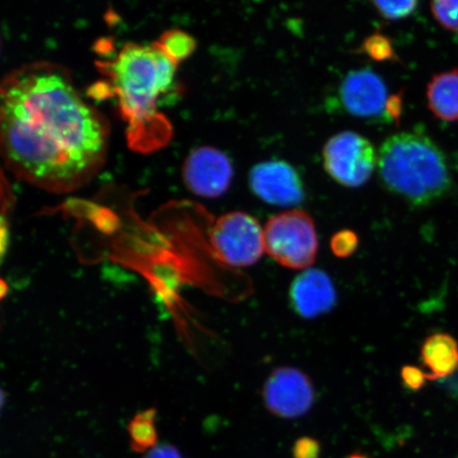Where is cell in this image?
Segmentation results:
<instances>
[{"label":"cell","instance_id":"1","mask_svg":"<svg viewBox=\"0 0 458 458\" xmlns=\"http://www.w3.org/2000/svg\"><path fill=\"white\" fill-rule=\"evenodd\" d=\"M108 146L106 117L80 93L68 68L34 61L3 78L0 148L17 180L47 192L78 191L98 174Z\"/></svg>","mask_w":458,"mask_h":458},{"label":"cell","instance_id":"2","mask_svg":"<svg viewBox=\"0 0 458 458\" xmlns=\"http://www.w3.org/2000/svg\"><path fill=\"white\" fill-rule=\"evenodd\" d=\"M179 63L165 53L158 42L127 43L100 68L110 79L119 110L127 123L129 145L151 152L171 139L167 117L159 112L162 98L174 90Z\"/></svg>","mask_w":458,"mask_h":458},{"label":"cell","instance_id":"3","mask_svg":"<svg viewBox=\"0 0 458 458\" xmlns=\"http://www.w3.org/2000/svg\"><path fill=\"white\" fill-rule=\"evenodd\" d=\"M377 169L386 191L414 206L437 202L454 186L442 148L416 131L388 137L377 152Z\"/></svg>","mask_w":458,"mask_h":458},{"label":"cell","instance_id":"4","mask_svg":"<svg viewBox=\"0 0 458 458\" xmlns=\"http://www.w3.org/2000/svg\"><path fill=\"white\" fill-rule=\"evenodd\" d=\"M263 232L266 251L280 266L291 270H308L317 259V227L306 211L292 209L274 216Z\"/></svg>","mask_w":458,"mask_h":458},{"label":"cell","instance_id":"5","mask_svg":"<svg viewBox=\"0 0 458 458\" xmlns=\"http://www.w3.org/2000/svg\"><path fill=\"white\" fill-rule=\"evenodd\" d=\"M209 240L216 259L232 267L254 266L266 250L260 223L243 211L221 216L210 229Z\"/></svg>","mask_w":458,"mask_h":458},{"label":"cell","instance_id":"6","mask_svg":"<svg viewBox=\"0 0 458 458\" xmlns=\"http://www.w3.org/2000/svg\"><path fill=\"white\" fill-rule=\"evenodd\" d=\"M326 172L340 185L351 188L368 182L377 165V153L366 137L344 131L330 137L323 148Z\"/></svg>","mask_w":458,"mask_h":458},{"label":"cell","instance_id":"7","mask_svg":"<svg viewBox=\"0 0 458 458\" xmlns=\"http://www.w3.org/2000/svg\"><path fill=\"white\" fill-rule=\"evenodd\" d=\"M262 398L271 414L284 420H295L312 409L315 391L310 377L305 372L291 366H282L267 377Z\"/></svg>","mask_w":458,"mask_h":458},{"label":"cell","instance_id":"8","mask_svg":"<svg viewBox=\"0 0 458 458\" xmlns=\"http://www.w3.org/2000/svg\"><path fill=\"white\" fill-rule=\"evenodd\" d=\"M233 176L231 159L214 147L194 148L182 165V179L187 188L199 197H221L231 186Z\"/></svg>","mask_w":458,"mask_h":458},{"label":"cell","instance_id":"9","mask_svg":"<svg viewBox=\"0 0 458 458\" xmlns=\"http://www.w3.org/2000/svg\"><path fill=\"white\" fill-rule=\"evenodd\" d=\"M250 187L257 198L280 208H294L305 199L299 172L284 160L257 164L250 172Z\"/></svg>","mask_w":458,"mask_h":458},{"label":"cell","instance_id":"10","mask_svg":"<svg viewBox=\"0 0 458 458\" xmlns=\"http://www.w3.org/2000/svg\"><path fill=\"white\" fill-rule=\"evenodd\" d=\"M339 94L343 107L354 117L372 119L386 114V85L379 74L369 68L349 72Z\"/></svg>","mask_w":458,"mask_h":458},{"label":"cell","instance_id":"11","mask_svg":"<svg viewBox=\"0 0 458 458\" xmlns=\"http://www.w3.org/2000/svg\"><path fill=\"white\" fill-rule=\"evenodd\" d=\"M289 297L292 309L307 319L329 313L337 302L334 283L327 273L318 268L301 273L291 284Z\"/></svg>","mask_w":458,"mask_h":458},{"label":"cell","instance_id":"12","mask_svg":"<svg viewBox=\"0 0 458 458\" xmlns=\"http://www.w3.org/2000/svg\"><path fill=\"white\" fill-rule=\"evenodd\" d=\"M420 356L428 369V381L445 379L458 370V343L448 334H434L427 337Z\"/></svg>","mask_w":458,"mask_h":458},{"label":"cell","instance_id":"13","mask_svg":"<svg viewBox=\"0 0 458 458\" xmlns=\"http://www.w3.org/2000/svg\"><path fill=\"white\" fill-rule=\"evenodd\" d=\"M427 101L435 117L458 122V68L433 76L428 84Z\"/></svg>","mask_w":458,"mask_h":458},{"label":"cell","instance_id":"14","mask_svg":"<svg viewBox=\"0 0 458 458\" xmlns=\"http://www.w3.org/2000/svg\"><path fill=\"white\" fill-rule=\"evenodd\" d=\"M154 411L148 410L137 415L131 422L129 431L131 444L139 451L154 448L157 442L156 427H154Z\"/></svg>","mask_w":458,"mask_h":458},{"label":"cell","instance_id":"15","mask_svg":"<svg viewBox=\"0 0 458 458\" xmlns=\"http://www.w3.org/2000/svg\"><path fill=\"white\" fill-rule=\"evenodd\" d=\"M157 42L162 46L165 53L177 63L185 60L196 48L193 38L177 29L162 34Z\"/></svg>","mask_w":458,"mask_h":458},{"label":"cell","instance_id":"16","mask_svg":"<svg viewBox=\"0 0 458 458\" xmlns=\"http://www.w3.org/2000/svg\"><path fill=\"white\" fill-rule=\"evenodd\" d=\"M359 51L375 61H398L391 39L381 33L371 34L365 39Z\"/></svg>","mask_w":458,"mask_h":458},{"label":"cell","instance_id":"17","mask_svg":"<svg viewBox=\"0 0 458 458\" xmlns=\"http://www.w3.org/2000/svg\"><path fill=\"white\" fill-rule=\"evenodd\" d=\"M358 246V234L351 229H343V231L335 233L330 240L332 254L341 259H345L356 253Z\"/></svg>","mask_w":458,"mask_h":458},{"label":"cell","instance_id":"18","mask_svg":"<svg viewBox=\"0 0 458 458\" xmlns=\"http://www.w3.org/2000/svg\"><path fill=\"white\" fill-rule=\"evenodd\" d=\"M377 13L387 21H400L413 14L417 9L418 3L413 0L405 2H374Z\"/></svg>","mask_w":458,"mask_h":458},{"label":"cell","instance_id":"19","mask_svg":"<svg viewBox=\"0 0 458 458\" xmlns=\"http://www.w3.org/2000/svg\"><path fill=\"white\" fill-rule=\"evenodd\" d=\"M431 13L444 28L458 32V2H434Z\"/></svg>","mask_w":458,"mask_h":458},{"label":"cell","instance_id":"20","mask_svg":"<svg viewBox=\"0 0 458 458\" xmlns=\"http://www.w3.org/2000/svg\"><path fill=\"white\" fill-rule=\"evenodd\" d=\"M401 380L403 386L411 392L420 391L428 381L427 372L411 365H406L401 369Z\"/></svg>","mask_w":458,"mask_h":458},{"label":"cell","instance_id":"21","mask_svg":"<svg viewBox=\"0 0 458 458\" xmlns=\"http://www.w3.org/2000/svg\"><path fill=\"white\" fill-rule=\"evenodd\" d=\"M293 450L295 458H318L320 445L318 440L310 437H302L297 440Z\"/></svg>","mask_w":458,"mask_h":458},{"label":"cell","instance_id":"22","mask_svg":"<svg viewBox=\"0 0 458 458\" xmlns=\"http://www.w3.org/2000/svg\"><path fill=\"white\" fill-rule=\"evenodd\" d=\"M145 458H182L180 452L170 445H156L148 452Z\"/></svg>","mask_w":458,"mask_h":458},{"label":"cell","instance_id":"23","mask_svg":"<svg viewBox=\"0 0 458 458\" xmlns=\"http://www.w3.org/2000/svg\"><path fill=\"white\" fill-rule=\"evenodd\" d=\"M401 111H403V95L389 97L386 105V114L388 118L398 122L401 116Z\"/></svg>","mask_w":458,"mask_h":458},{"label":"cell","instance_id":"24","mask_svg":"<svg viewBox=\"0 0 458 458\" xmlns=\"http://www.w3.org/2000/svg\"><path fill=\"white\" fill-rule=\"evenodd\" d=\"M349 458H366V457H364L362 455H359V454H354V455H352V456H351Z\"/></svg>","mask_w":458,"mask_h":458}]
</instances>
